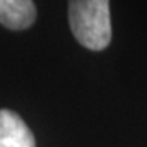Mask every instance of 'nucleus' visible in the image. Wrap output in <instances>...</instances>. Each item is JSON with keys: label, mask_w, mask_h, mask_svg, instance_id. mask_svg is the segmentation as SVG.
Instances as JSON below:
<instances>
[{"label": "nucleus", "mask_w": 147, "mask_h": 147, "mask_svg": "<svg viewBox=\"0 0 147 147\" xmlns=\"http://www.w3.org/2000/svg\"><path fill=\"white\" fill-rule=\"evenodd\" d=\"M0 147H36L33 132L11 110H0Z\"/></svg>", "instance_id": "nucleus-2"}, {"label": "nucleus", "mask_w": 147, "mask_h": 147, "mask_svg": "<svg viewBox=\"0 0 147 147\" xmlns=\"http://www.w3.org/2000/svg\"><path fill=\"white\" fill-rule=\"evenodd\" d=\"M36 20L32 0H0V24L11 30L29 29Z\"/></svg>", "instance_id": "nucleus-3"}, {"label": "nucleus", "mask_w": 147, "mask_h": 147, "mask_svg": "<svg viewBox=\"0 0 147 147\" xmlns=\"http://www.w3.org/2000/svg\"><path fill=\"white\" fill-rule=\"evenodd\" d=\"M69 26L75 39L92 51H102L111 41L110 2L74 0L69 2Z\"/></svg>", "instance_id": "nucleus-1"}]
</instances>
